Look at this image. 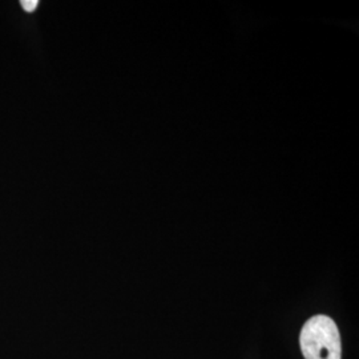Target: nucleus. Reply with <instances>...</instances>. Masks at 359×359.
Returning <instances> with one entry per match:
<instances>
[{
  "instance_id": "nucleus-1",
  "label": "nucleus",
  "mask_w": 359,
  "mask_h": 359,
  "mask_svg": "<svg viewBox=\"0 0 359 359\" xmlns=\"http://www.w3.org/2000/svg\"><path fill=\"white\" fill-rule=\"evenodd\" d=\"M305 359H341V337L335 322L327 316L310 318L299 335Z\"/></svg>"
},
{
  "instance_id": "nucleus-2",
  "label": "nucleus",
  "mask_w": 359,
  "mask_h": 359,
  "mask_svg": "<svg viewBox=\"0 0 359 359\" xmlns=\"http://www.w3.org/2000/svg\"><path fill=\"white\" fill-rule=\"evenodd\" d=\"M20 4H22V7H23L26 11L31 13V11H34V10L36 8L38 0H23Z\"/></svg>"
}]
</instances>
